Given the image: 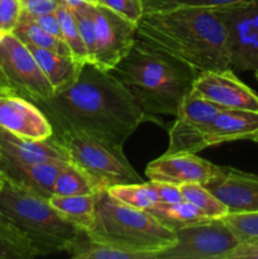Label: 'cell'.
Masks as SVG:
<instances>
[{"label":"cell","mask_w":258,"mask_h":259,"mask_svg":"<svg viewBox=\"0 0 258 259\" xmlns=\"http://www.w3.org/2000/svg\"><path fill=\"white\" fill-rule=\"evenodd\" d=\"M35 105L50 119L55 133L75 129L115 148H123L144 121L159 123L110 71L91 63L82 66L73 85Z\"/></svg>","instance_id":"obj_1"},{"label":"cell","mask_w":258,"mask_h":259,"mask_svg":"<svg viewBox=\"0 0 258 259\" xmlns=\"http://www.w3.org/2000/svg\"><path fill=\"white\" fill-rule=\"evenodd\" d=\"M137 38L197 72L232 68L223 8L179 7L144 12L137 24Z\"/></svg>","instance_id":"obj_2"},{"label":"cell","mask_w":258,"mask_h":259,"mask_svg":"<svg viewBox=\"0 0 258 259\" xmlns=\"http://www.w3.org/2000/svg\"><path fill=\"white\" fill-rule=\"evenodd\" d=\"M110 72L154 119L176 116L199 75L187 63L138 38Z\"/></svg>","instance_id":"obj_3"},{"label":"cell","mask_w":258,"mask_h":259,"mask_svg":"<svg viewBox=\"0 0 258 259\" xmlns=\"http://www.w3.org/2000/svg\"><path fill=\"white\" fill-rule=\"evenodd\" d=\"M86 235L96 242L132 252L157 254L176 244V232L148 210L137 209L111 196L106 189L95 195V219Z\"/></svg>","instance_id":"obj_4"},{"label":"cell","mask_w":258,"mask_h":259,"mask_svg":"<svg viewBox=\"0 0 258 259\" xmlns=\"http://www.w3.org/2000/svg\"><path fill=\"white\" fill-rule=\"evenodd\" d=\"M0 214L29 239L39 257L67 252L82 233L56 210L48 199L7 179L0 190Z\"/></svg>","instance_id":"obj_5"},{"label":"cell","mask_w":258,"mask_h":259,"mask_svg":"<svg viewBox=\"0 0 258 259\" xmlns=\"http://www.w3.org/2000/svg\"><path fill=\"white\" fill-rule=\"evenodd\" d=\"M63 147L68 161L75 163L104 187L143 182L138 172L124 156L123 148H115L89 134L67 129L53 134Z\"/></svg>","instance_id":"obj_6"},{"label":"cell","mask_w":258,"mask_h":259,"mask_svg":"<svg viewBox=\"0 0 258 259\" xmlns=\"http://www.w3.org/2000/svg\"><path fill=\"white\" fill-rule=\"evenodd\" d=\"M177 242L157 259H227L239 244L223 218L205 219L176 230Z\"/></svg>","instance_id":"obj_7"},{"label":"cell","mask_w":258,"mask_h":259,"mask_svg":"<svg viewBox=\"0 0 258 259\" xmlns=\"http://www.w3.org/2000/svg\"><path fill=\"white\" fill-rule=\"evenodd\" d=\"M0 66L17 94L34 104L55 94L27 45L8 33L0 45Z\"/></svg>","instance_id":"obj_8"},{"label":"cell","mask_w":258,"mask_h":259,"mask_svg":"<svg viewBox=\"0 0 258 259\" xmlns=\"http://www.w3.org/2000/svg\"><path fill=\"white\" fill-rule=\"evenodd\" d=\"M95 46L91 65L111 71L131 51L137 39V24L99 3L93 4Z\"/></svg>","instance_id":"obj_9"},{"label":"cell","mask_w":258,"mask_h":259,"mask_svg":"<svg viewBox=\"0 0 258 259\" xmlns=\"http://www.w3.org/2000/svg\"><path fill=\"white\" fill-rule=\"evenodd\" d=\"M223 110L195 91H190L180 105L176 120L168 132L166 154L199 153L204 151V136L207 124Z\"/></svg>","instance_id":"obj_10"},{"label":"cell","mask_w":258,"mask_h":259,"mask_svg":"<svg viewBox=\"0 0 258 259\" xmlns=\"http://www.w3.org/2000/svg\"><path fill=\"white\" fill-rule=\"evenodd\" d=\"M232 70L258 71V0L223 8Z\"/></svg>","instance_id":"obj_11"},{"label":"cell","mask_w":258,"mask_h":259,"mask_svg":"<svg viewBox=\"0 0 258 259\" xmlns=\"http://www.w3.org/2000/svg\"><path fill=\"white\" fill-rule=\"evenodd\" d=\"M192 91L223 109L258 111V95L235 76L232 68L199 72Z\"/></svg>","instance_id":"obj_12"},{"label":"cell","mask_w":258,"mask_h":259,"mask_svg":"<svg viewBox=\"0 0 258 259\" xmlns=\"http://www.w3.org/2000/svg\"><path fill=\"white\" fill-rule=\"evenodd\" d=\"M223 167L197 156V153L166 154L149 162L146 176L149 181L169 182L181 186L185 184L207 185L219 176Z\"/></svg>","instance_id":"obj_13"},{"label":"cell","mask_w":258,"mask_h":259,"mask_svg":"<svg viewBox=\"0 0 258 259\" xmlns=\"http://www.w3.org/2000/svg\"><path fill=\"white\" fill-rule=\"evenodd\" d=\"M0 128L30 139H48L55 129L42 109L19 94L0 95Z\"/></svg>","instance_id":"obj_14"},{"label":"cell","mask_w":258,"mask_h":259,"mask_svg":"<svg viewBox=\"0 0 258 259\" xmlns=\"http://www.w3.org/2000/svg\"><path fill=\"white\" fill-rule=\"evenodd\" d=\"M205 186L232 214L258 211V174L223 167L219 176Z\"/></svg>","instance_id":"obj_15"},{"label":"cell","mask_w":258,"mask_h":259,"mask_svg":"<svg viewBox=\"0 0 258 259\" xmlns=\"http://www.w3.org/2000/svg\"><path fill=\"white\" fill-rule=\"evenodd\" d=\"M0 156L22 163L68 161L67 153L55 137L38 141L19 137L3 128H0Z\"/></svg>","instance_id":"obj_16"},{"label":"cell","mask_w":258,"mask_h":259,"mask_svg":"<svg viewBox=\"0 0 258 259\" xmlns=\"http://www.w3.org/2000/svg\"><path fill=\"white\" fill-rule=\"evenodd\" d=\"M66 162L22 163L0 156V175L18 186L50 199L61 167Z\"/></svg>","instance_id":"obj_17"},{"label":"cell","mask_w":258,"mask_h":259,"mask_svg":"<svg viewBox=\"0 0 258 259\" xmlns=\"http://www.w3.org/2000/svg\"><path fill=\"white\" fill-rule=\"evenodd\" d=\"M255 133H258V111L223 109L211 123L207 124L204 136L205 148L228 142L252 139Z\"/></svg>","instance_id":"obj_18"},{"label":"cell","mask_w":258,"mask_h":259,"mask_svg":"<svg viewBox=\"0 0 258 259\" xmlns=\"http://www.w3.org/2000/svg\"><path fill=\"white\" fill-rule=\"evenodd\" d=\"M28 48L34 56L38 66L55 93L66 90L77 80L83 65L76 62L72 57L60 55V53L45 50V48L34 47V46H28Z\"/></svg>","instance_id":"obj_19"},{"label":"cell","mask_w":258,"mask_h":259,"mask_svg":"<svg viewBox=\"0 0 258 259\" xmlns=\"http://www.w3.org/2000/svg\"><path fill=\"white\" fill-rule=\"evenodd\" d=\"M95 195H52L48 201L68 222L76 225L81 232L86 233L95 219Z\"/></svg>","instance_id":"obj_20"},{"label":"cell","mask_w":258,"mask_h":259,"mask_svg":"<svg viewBox=\"0 0 258 259\" xmlns=\"http://www.w3.org/2000/svg\"><path fill=\"white\" fill-rule=\"evenodd\" d=\"M66 253L73 259H156L154 254L151 253L132 252L96 242L83 232L70 245Z\"/></svg>","instance_id":"obj_21"},{"label":"cell","mask_w":258,"mask_h":259,"mask_svg":"<svg viewBox=\"0 0 258 259\" xmlns=\"http://www.w3.org/2000/svg\"><path fill=\"white\" fill-rule=\"evenodd\" d=\"M104 187L98 180L76 166L71 161H67L61 167L55 182L53 195L61 196H73V195H94Z\"/></svg>","instance_id":"obj_22"},{"label":"cell","mask_w":258,"mask_h":259,"mask_svg":"<svg viewBox=\"0 0 258 259\" xmlns=\"http://www.w3.org/2000/svg\"><path fill=\"white\" fill-rule=\"evenodd\" d=\"M12 33L15 37L19 38L24 45L45 48V50L53 51L60 55L72 57L70 48L62 38H58L48 33L30 15L25 14L24 12H22L20 14L19 22Z\"/></svg>","instance_id":"obj_23"},{"label":"cell","mask_w":258,"mask_h":259,"mask_svg":"<svg viewBox=\"0 0 258 259\" xmlns=\"http://www.w3.org/2000/svg\"><path fill=\"white\" fill-rule=\"evenodd\" d=\"M148 211L175 232L194 223L209 219L197 207L185 200L179 202H157Z\"/></svg>","instance_id":"obj_24"},{"label":"cell","mask_w":258,"mask_h":259,"mask_svg":"<svg viewBox=\"0 0 258 259\" xmlns=\"http://www.w3.org/2000/svg\"><path fill=\"white\" fill-rule=\"evenodd\" d=\"M39 257L27 237L0 214V259H32Z\"/></svg>","instance_id":"obj_25"},{"label":"cell","mask_w":258,"mask_h":259,"mask_svg":"<svg viewBox=\"0 0 258 259\" xmlns=\"http://www.w3.org/2000/svg\"><path fill=\"white\" fill-rule=\"evenodd\" d=\"M182 200L190 202L209 219L224 218L229 214L227 206L201 184H185L180 186Z\"/></svg>","instance_id":"obj_26"},{"label":"cell","mask_w":258,"mask_h":259,"mask_svg":"<svg viewBox=\"0 0 258 259\" xmlns=\"http://www.w3.org/2000/svg\"><path fill=\"white\" fill-rule=\"evenodd\" d=\"M106 190L116 200L137 209L149 210L157 202H159L151 181L115 185V186L108 187Z\"/></svg>","instance_id":"obj_27"},{"label":"cell","mask_w":258,"mask_h":259,"mask_svg":"<svg viewBox=\"0 0 258 259\" xmlns=\"http://www.w3.org/2000/svg\"><path fill=\"white\" fill-rule=\"evenodd\" d=\"M56 13H57L58 19H60L61 23L62 39L65 40L66 45L70 48L73 60L77 63H80V65L89 63L88 51H86L83 40L81 38V33L78 30L77 23H76L72 9L66 3H62L58 7V9L56 10Z\"/></svg>","instance_id":"obj_28"},{"label":"cell","mask_w":258,"mask_h":259,"mask_svg":"<svg viewBox=\"0 0 258 259\" xmlns=\"http://www.w3.org/2000/svg\"><path fill=\"white\" fill-rule=\"evenodd\" d=\"M223 219L240 243L258 242V211L229 212Z\"/></svg>","instance_id":"obj_29"},{"label":"cell","mask_w":258,"mask_h":259,"mask_svg":"<svg viewBox=\"0 0 258 259\" xmlns=\"http://www.w3.org/2000/svg\"><path fill=\"white\" fill-rule=\"evenodd\" d=\"M252 2V0H142L144 12L161 9H171L179 7L196 8H224L239 3Z\"/></svg>","instance_id":"obj_30"},{"label":"cell","mask_w":258,"mask_h":259,"mask_svg":"<svg viewBox=\"0 0 258 259\" xmlns=\"http://www.w3.org/2000/svg\"><path fill=\"white\" fill-rule=\"evenodd\" d=\"M96 3L118 13L119 15L136 24H138L144 13L142 0H96Z\"/></svg>","instance_id":"obj_31"},{"label":"cell","mask_w":258,"mask_h":259,"mask_svg":"<svg viewBox=\"0 0 258 259\" xmlns=\"http://www.w3.org/2000/svg\"><path fill=\"white\" fill-rule=\"evenodd\" d=\"M22 10L20 0H0V29L12 33L19 22Z\"/></svg>","instance_id":"obj_32"},{"label":"cell","mask_w":258,"mask_h":259,"mask_svg":"<svg viewBox=\"0 0 258 259\" xmlns=\"http://www.w3.org/2000/svg\"><path fill=\"white\" fill-rule=\"evenodd\" d=\"M65 0H24L22 3L23 10L30 17L46 14V13L56 12Z\"/></svg>","instance_id":"obj_33"},{"label":"cell","mask_w":258,"mask_h":259,"mask_svg":"<svg viewBox=\"0 0 258 259\" xmlns=\"http://www.w3.org/2000/svg\"><path fill=\"white\" fill-rule=\"evenodd\" d=\"M154 191L159 202H179L182 201V195L180 186L169 182L161 181H151Z\"/></svg>","instance_id":"obj_34"},{"label":"cell","mask_w":258,"mask_h":259,"mask_svg":"<svg viewBox=\"0 0 258 259\" xmlns=\"http://www.w3.org/2000/svg\"><path fill=\"white\" fill-rule=\"evenodd\" d=\"M27 14V13H25ZM40 27L45 30H47L51 34L56 35L58 38H62V30H61V23L58 19V15L56 12L46 13V14L37 15V17H32Z\"/></svg>","instance_id":"obj_35"},{"label":"cell","mask_w":258,"mask_h":259,"mask_svg":"<svg viewBox=\"0 0 258 259\" xmlns=\"http://www.w3.org/2000/svg\"><path fill=\"white\" fill-rule=\"evenodd\" d=\"M227 259H258V243H239V244L227 255Z\"/></svg>","instance_id":"obj_36"},{"label":"cell","mask_w":258,"mask_h":259,"mask_svg":"<svg viewBox=\"0 0 258 259\" xmlns=\"http://www.w3.org/2000/svg\"><path fill=\"white\" fill-rule=\"evenodd\" d=\"M7 94H17V91L13 88L12 82L7 77L2 66H0V95H7Z\"/></svg>","instance_id":"obj_37"},{"label":"cell","mask_w":258,"mask_h":259,"mask_svg":"<svg viewBox=\"0 0 258 259\" xmlns=\"http://www.w3.org/2000/svg\"><path fill=\"white\" fill-rule=\"evenodd\" d=\"M65 3L68 7H76L81 3H96V0H65Z\"/></svg>","instance_id":"obj_38"},{"label":"cell","mask_w":258,"mask_h":259,"mask_svg":"<svg viewBox=\"0 0 258 259\" xmlns=\"http://www.w3.org/2000/svg\"><path fill=\"white\" fill-rule=\"evenodd\" d=\"M7 34H8L7 32H4V30L0 29V45H2V42H3V40H4L5 35H7Z\"/></svg>","instance_id":"obj_39"},{"label":"cell","mask_w":258,"mask_h":259,"mask_svg":"<svg viewBox=\"0 0 258 259\" xmlns=\"http://www.w3.org/2000/svg\"><path fill=\"white\" fill-rule=\"evenodd\" d=\"M250 141H253V142H255V143H258V133H255L254 136H253V138L250 139Z\"/></svg>","instance_id":"obj_40"},{"label":"cell","mask_w":258,"mask_h":259,"mask_svg":"<svg viewBox=\"0 0 258 259\" xmlns=\"http://www.w3.org/2000/svg\"><path fill=\"white\" fill-rule=\"evenodd\" d=\"M3 184H4V179H3V176H2V175H0V190H2Z\"/></svg>","instance_id":"obj_41"},{"label":"cell","mask_w":258,"mask_h":259,"mask_svg":"<svg viewBox=\"0 0 258 259\" xmlns=\"http://www.w3.org/2000/svg\"><path fill=\"white\" fill-rule=\"evenodd\" d=\"M254 76H255V80L258 81V71H255V72H254Z\"/></svg>","instance_id":"obj_42"},{"label":"cell","mask_w":258,"mask_h":259,"mask_svg":"<svg viewBox=\"0 0 258 259\" xmlns=\"http://www.w3.org/2000/svg\"><path fill=\"white\" fill-rule=\"evenodd\" d=\"M20 2H22V3H23V2H24V0H20Z\"/></svg>","instance_id":"obj_43"},{"label":"cell","mask_w":258,"mask_h":259,"mask_svg":"<svg viewBox=\"0 0 258 259\" xmlns=\"http://www.w3.org/2000/svg\"><path fill=\"white\" fill-rule=\"evenodd\" d=\"M253 243H258V242H253Z\"/></svg>","instance_id":"obj_44"}]
</instances>
